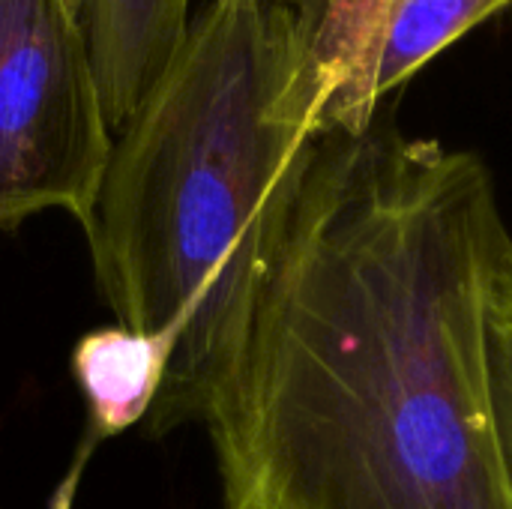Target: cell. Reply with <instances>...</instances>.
Returning a JSON list of instances; mask_svg holds the SVG:
<instances>
[{
    "label": "cell",
    "instance_id": "obj_7",
    "mask_svg": "<svg viewBox=\"0 0 512 509\" xmlns=\"http://www.w3.org/2000/svg\"><path fill=\"white\" fill-rule=\"evenodd\" d=\"M483 378L501 471L512 501V237L504 243L486 288Z\"/></svg>",
    "mask_w": 512,
    "mask_h": 509
},
{
    "label": "cell",
    "instance_id": "obj_5",
    "mask_svg": "<svg viewBox=\"0 0 512 509\" xmlns=\"http://www.w3.org/2000/svg\"><path fill=\"white\" fill-rule=\"evenodd\" d=\"M111 132L162 78L192 21V0H75Z\"/></svg>",
    "mask_w": 512,
    "mask_h": 509
},
{
    "label": "cell",
    "instance_id": "obj_4",
    "mask_svg": "<svg viewBox=\"0 0 512 509\" xmlns=\"http://www.w3.org/2000/svg\"><path fill=\"white\" fill-rule=\"evenodd\" d=\"M285 9L318 135H363L438 54L512 0H273Z\"/></svg>",
    "mask_w": 512,
    "mask_h": 509
},
{
    "label": "cell",
    "instance_id": "obj_2",
    "mask_svg": "<svg viewBox=\"0 0 512 509\" xmlns=\"http://www.w3.org/2000/svg\"><path fill=\"white\" fill-rule=\"evenodd\" d=\"M321 138L273 0H207L114 132L84 234L117 324L174 345L150 435L207 423Z\"/></svg>",
    "mask_w": 512,
    "mask_h": 509
},
{
    "label": "cell",
    "instance_id": "obj_6",
    "mask_svg": "<svg viewBox=\"0 0 512 509\" xmlns=\"http://www.w3.org/2000/svg\"><path fill=\"white\" fill-rule=\"evenodd\" d=\"M174 345L123 324L90 330L72 351V375L99 438L144 423L162 393Z\"/></svg>",
    "mask_w": 512,
    "mask_h": 509
},
{
    "label": "cell",
    "instance_id": "obj_3",
    "mask_svg": "<svg viewBox=\"0 0 512 509\" xmlns=\"http://www.w3.org/2000/svg\"><path fill=\"white\" fill-rule=\"evenodd\" d=\"M111 147L75 0H0V231L45 210L84 228Z\"/></svg>",
    "mask_w": 512,
    "mask_h": 509
},
{
    "label": "cell",
    "instance_id": "obj_1",
    "mask_svg": "<svg viewBox=\"0 0 512 509\" xmlns=\"http://www.w3.org/2000/svg\"><path fill=\"white\" fill-rule=\"evenodd\" d=\"M510 240L474 150L324 135L207 429L228 509H512L483 378Z\"/></svg>",
    "mask_w": 512,
    "mask_h": 509
}]
</instances>
